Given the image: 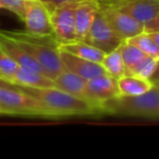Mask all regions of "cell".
Returning <instances> with one entry per match:
<instances>
[{
  "label": "cell",
  "mask_w": 159,
  "mask_h": 159,
  "mask_svg": "<svg viewBox=\"0 0 159 159\" xmlns=\"http://www.w3.org/2000/svg\"><path fill=\"white\" fill-rule=\"evenodd\" d=\"M21 87L39 102L49 118L104 115L99 107L56 87Z\"/></svg>",
  "instance_id": "1"
},
{
  "label": "cell",
  "mask_w": 159,
  "mask_h": 159,
  "mask_svg": "<svg viewBox=\"0 0 159 159\" xmlns=\"http://www.w3.org/2000/svg\"><path fill=\"white\" fill-rule=\"evenodd\" d=\"M14 38L42 66L44 73L56 79L66 69L59 53V43L53 36H36L27 32H6Z\"/></svg>",
  "instance_id": "2"
},
{
  "label": "cell",
  "mask_w": 159,
  "mask_h": 159,
  "mask_svg": "<svg viewBox=\"0 0 159 159\" xmlns=\"http://www.w3.org/2000/svg\"><path fill=\"white\" fill-rule=\"evenodd\" d=\"M102 113L159 119V87L137 96L119 95L102 105Z\"/></svg>",
  "instance_id": "3"
},
{
  "label": "cell",
  "mask_w": 159,
  "mask_h": 159,
  "mask_svg": "<svg viewBox=\"0 0 159 159\" xmlns=\"http://www.w3.org/2000/svg\"><path fill=\"white\" fill-rule=\"evenodd\" d=\"M0 107L2 108L5 115L49 118L39 102L19 85L10 84L0 86Z\"/></svg>",
  "instance_id": "4"
},
{
  "label": "cell",
  "mask_w": 159,
  "mask_h": 159,
  "mask_svg": "<svg viewBox=\"0 0 159 159\" xmlns=\"http://www.w3.org/2000/svg\"><path fill=\"white\" fill-rule=\"evenodd\" d=\"M121 9L139 21L145 32H154L159 14V0H125V1H97Z\"/></svg>",
  "instance_id": "5"
},
{
  "label": "cell",
  "mask_w": 159,
  "mask_h": 159,
  "mask_svg": "<svg viewBox=\"0 0 159 159\" xmlns=\"http://www.w3.org/2000/svg\"><path fill=\"white\" fill-rule=\"evenodd\" d=\"M85 43L96 47L104 51L105 53L117 49L124 42L112 29L110 23L107 21L104 14L98 10L93 24L89 29V33L84 37Z\"/></svg>",
  "instance_id": "6"
},
{
  "label": "cell",
  "mask_w": 159,
  "mask_h": 159,
  "mask_svg": "<svg viewBox=\"0 0 159 159\" xmlns=\"http://www.w3.org/2000/svg\"><path fill=\"white\" fill-rule=\"evenodd\" d=\"M77 3L79 2L64 3L50 11V22L53 36L59 45L76 40L75 9Z\"/></svg>",
  "instance_id": "7"
},
{
  "label": "cell",
  "mask_w": 159,
  "mask_h": 159,
  "mask_svg": "<svg viewBox=\"0 0 159 159\" xmlns=\"http://www.w3.org/2000/svg\"><path fill=\"white\" fill-rule=\"evenodd\" d=\"M22 21L26 32L32 35L53 36L50 10L40 0H27Z\"/></svg>",
  "instance_id": "8"
},
{
  "label": "cell",
  "mask_w": 159,
  "mask_h": 159,
  "mask_svg": "<svg viewBox=\"0 0 159 159\" xmlns=\"http://www.w3.org/2000/svg\"><path fill=\"white\" fill-rule=\"evenodd\" d=\"M99 11L104 14L112 29L123 40L145 32L144 26L139 21L119 8L109 5H99Z\"/></svg>",
  "instance_id": "9"
},
{
  "label": "cell",
  "mask_w": 159,
  "mask_h": 159,
  "mask_svg": "<svg viewBox=\"0 0 159 159\" xmlns=\"http://www.w3.org/2000/svg\"><path fill=\"white\" fill-rule=\"evenodd\" d=\"M120 95L118 81L106 74L99 75L86 82V97L91 104L99 107L109 99Z\"/></svg>",
  "instance_id": "10"
},
{
  "label": "cell",
  "mask_w": 159,
  "mask_h": 159,
  "mask_svg": "<svg viewBox=\"0 0 159 159\" xmlns=\"http://www.w3.org/2000/svg\"><path fill=\"white\" fill-rule=\"evenodd\" d=\"M59 53L62 63L64 66V69L80 75L86 81L94 79L96 76H99V75L106 74V71L102 68V63L83 59V58L72 55V53L68 52L66 50H62L60 48Z\"/></svg>",
  "instance_id": "11"
},
{
  "label": "cell",
  "mask_w": 159,
  "mask_h": 159,
  "mask_svg": "<svg viewBox=\"0 0 159 159\" xmlns=\"http://www.w3.org/2000/svg\"><path fill=\"white\" fill-rule=\"evenodd\" d=\"M0 48L8 53L19 66L44 73L39 63L14 38L6 34L5 31H0Z\"/></svg>",
  "instance_id": "12"
},
{
  "label": "cell",
  "mask_w": 159,
  "mask_h": 159,
  "mask_svg": "<svg viewBox=\"0 0 159 159\" xmlns=\"http://www.w3.org/2000/svg\"><path fill=\"white\" fill-rule=\"evenodd\" d=\"M99 10L97 0H82L75 9V32L76 40H83L89 33L95 16Z\"/></svg>",
  "instance_id": "13"
},
{
  "label": "cell",
  "mask_w": 159,
  "mask_h": 159,
  "mask_svg": "<svg viewBox=\"0 0 159 159\" xmlns=\"http://www.w3.org/2000/svg\"><path fill=\"white\" fill-rule=\"evenodd\" d=\"M86 82V80H84L80 75L75 74L71 71L64 70L56 79H53V87L61 89V91L71 94L73 96H76L79 98L87 100Z\"/></svg>",
  "instance_id": "14"
},
{
  "label": "cell",
  "mask_w": 159,
  "mask_h": 159,
  "mask_svg": "<svg viewBox=\"0 0 159 159\" xmlns=\"http://www.w3.org/2000/svg\"><path fill=\"white\" fill-rule=\"evenodd\" d=\"M12 84L24 87H53V80L42 72L19 66Z\"/></svg>",
  "instance_id": "15"
},
{
  "label": "cell",
  "mask_w": 159,
  "mask_h": 159,
  "mask_svg": "<svg viewBox=\"0 0 159 159\" xmlns=\"http://www.w3.org/2000/svg\"><path fill=\"white\" fill-rule=\"evenodd\" d=\"M117 81L120 95L124 96L142 95L154 86V83L150 80L134 74H125Z\"/></svg>",
  "instance_id": "16"
},
{
  "label": "cell",
  "mask_w": 159,
  "mask_h": 159,
  "mask_svg": "<svg viewBox=\"0 0 159 159\" xmlns=\"http://www.w3.org/2000/svg\"><path fill=\"white\" fill-rule=\"evenodd\" d=\"M59 48L68 51L72 55L77 56V57L83 58V59L91 60V61H95L98 63H102V59L106 55L104 51L87 44L84 40H73V42L66 43V44H61L59 45Z\"/></svg>",
  "instance_id": "17"
},
{
  "label": "cell",
  "mask_w": 159,
  "mask_h": 159,
  "mask_svg": "<svg viewBox=\"0 0 159 159\" xmlns=\"http://www.w3.org/2000/svg\"><path fill=\"white\" fill-rule=\"evenodd\" d=\"M102 66L105 69L107 74L112 76L116 80L120 79V77L126 74L125 64H124L122 56L118 48L105 55L104 59L102 61Z\"/></svg>",
  "instance_id": "18"
},
{
  "label": "cell",
  "mask_w": 159,
  "mask_h": 159,
  "mask_svg": "<svg viewBox=\"0 0 159 159\" xmlns=\"http://www.w3.org/2000/svg\"><path fill=\"white\" fill-rule=\"evenodd\" d=\"M126 42L136 46L146 56L157 58V59L159 58V49L157 48L156 44L154 43V40L152 39V37L147 32H142V33L126 39Z\"/></svg>",
  "instance_id": "19"
},
{
  "label": "cell",
  "mask_w": 159,
  "mask_h": 159,
  "mask_svg": "<svg viewBox=\"0 0 159 159\" xmlns=\"http://www.w3.org/2000/svg\"><path fill=\"white\" fill-rule=\"evenodd\" d=\"M120 53L122 56V59H123V62L125 64V68H126V73L129 72L130 69H132L133 66H135L136 63H139L144 57H145V53L143 51H141L136 46L134 45L130 44L129 42L124 40L119 47Z\"/></svg>",
  "instance_id": "20"
},
{
  "label": "cell",
  "mask_w": 159,
  "mask_h": 159,
  "mask_svg": "<svg viewBox=\"0 0 159 159\" xmlns=\"http://www.w3.org/2000/svg\"><path fill=\"white\" fill-rule=\"evenodd\" d=\"M156 61L157 58L145 56L139 63H136L132 69H130L126 74H134L137 75V76L145 77V79L149 80V77L152 76V72L155 70V66H156Z\"/></svg>",
  "instance_id": "21"
},
{
  "label": "cell",
  "mask_w": 159,
  "mask_h": 159,
  "mask_svg": "<svg viewBox=\"0 0 159 159\" xmlns=\"http://www.w3.org/2000/svg\"><path fill=\"white\" fill-rule=\"evenodd\" d=\"M19 64L3 50H0V75L2 79L12 84V79L14 76Z\"/></svg>",
  "instance_id": "22"
},
{
  "label": "cell",
  "mask_w": 159,
  "mask_h": 159,
  "mask_svg": "<svg viewBox=\"0 0 159 159\" xmlns=\"http://www.w3.org/2000/svg\"><path fill=\"white\" fill-rule=\"evenodd\" d=\"M0 1L3 5L5 9L13 12L16 16H18L22 20L27 0H0Z\"/></svg>",
  "instance_id": "23"
},
{
  "label": "cell",
  "mask_w": 159,
  "mask_h": 159,
  "mask_svg": "<svg viewBox=\"0 0 159 159\" xmlns=\"http://www.w3.org/2000/svg\"><path fill=\"white\" fill-rule=\"evenodd\" d=\"M49 10L55 9L56 7H59L61 5H64V3H69V2H80L82 0H40Z\"/></svg>",
  "instance_id": "24"
},
{
  "label": "cell",
  "mask_w": 159,
  "mask_h": 159,
  "mask_svg": "<svg viewBox=\"0 0 159 159\" xmlns=\"http://www.w3.org/2000/svg\"><path fill=\"white\" fill-rule=\"evenodd\" d=\"M149 80L154 84L155 83H159V58L157 59L156 66H155V70H154V72H152V76L149 77Z\"/></svg>",
  "instance_id": "25"
},
{
  "label": "cell",
  "mask_w": 159,
  "mask_h": 159,
  "mask_svg": "<svg viewBox=\"0 0 159 159\" xmlns=\"http://www.w3.org/2000/svg\"><path fill=\"white\" fill-rule=\"evenodd\" d=\"M149 34V36L152 37V39L154 40V43L156 44L157 48L159 49V31H155V32H147Z\"/></svg>",
  "instance_id": "26"
},
{
  "label": "cell",
  "mask_w": 159,
  "mask_h": 159,
  "mask_svg": "<svg viewBox=\"0 0 159 159\" xmlns=\"http://www.w3.org/2000/svg\"><path fill=\"white\" fill-rule=\"evenodd\" d=\"M11 83H9L8 81H6V80H3L2 77H0V86H2V85H10Z\"/></svg>",
  "instance_id": "27"
},
{
  "label": "cell",
  "mask_w": 159,
  "mask_h": 159,
  "mask_svg": "<svg viewBox=\"0 0 159 159\" xmlns=\"http://www.w3.org/2000/svg\"><path fill=\"white\" fill-rule=\"evenodd\" d=\"M97 1H125V0H97Z\"/></svg>",
  "instance_id": "28"
},
{
  "label": "cell",
  "mask_w": 159,
  "mask_h": 159,
  "mask_svg": "<svg viewBox=\"0 0 159 159\" xmlns=\"http://www.w3.org/2000/svg\"><path fill=\"white\" fill-rule=\"evenodd\" d=\"M5 9V7H3V5L1 3V1H0V10H3Z\"/></svg>",
  "instance_id": "29"
},
{
  "label": "cell",
  "mask_w": 159,
  "mask_h": 159,
  "mask_svg": "<svg viewBox=\"0 0 159 159\" xmlns=\"http://www.w3.org/2000/svg\"><path fill=\"white\" fill-rule=\"evenodd\" d=\"M0 115H5V112H3V110H2L1 107H0Z\"/></svg>",
  "instance_id": "30"
},
{
  "label": "cell",
  "mask_w": 159,
  "mask_h": 159,
  "mask_svg": "<svg viewBox=\"0 0 159 159\" xmlns=\"http://www.w3.org/2000/svg\"><path fill=\"white\" fill-rule=\"evenodd\" d=\"M154 85H156V86H157V87H159V83H155V84H154Z\"/></svg>",
  "instance_id": "31"
},
{
  "label": "cell",
  "mask_w": 159,
  "mask_h": 159,
  "mask_svg": "<svg viewBox=\"0 0 159 159\" xmlns=\"http://www.w3.org/2000/svg\"><path fill=\"white\" fill-rule=\"evenodd\" d=\"M0 77H1V75H0ZM3 80H5V79H3Z\"/></svg>",
  "instance_id": "32"
},
{
  "label": "cell",
  "mask_w": 159,
  "mask_h": 159,
  "mask_svg": "<svg viewBox=\"0 0 159 159\" xmlns=\"http://www.w3.org/2000/svg\"><path fill=\"white\" fill-rule=\"evenodd\" d=\"M0 50H1V48H0Z\"/></svg>",
  "instance_id": "33"
}]
</instances>
